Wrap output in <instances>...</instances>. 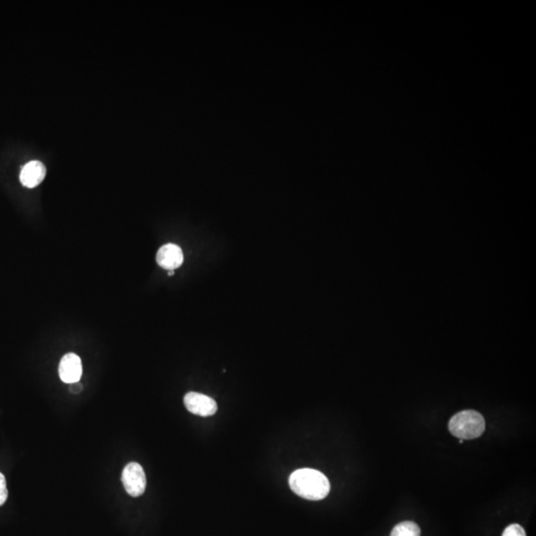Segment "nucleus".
<instances>
[{
	"instance_id": "nucleus-10",
	"label": "nucleus",
	"mask_w": 536,
	"mask_h": 536,
	"mask_svg": "<svg viewBox=\"0 0 536 536\" xmlns=\"http://www.w3.org/2000/svg\"><path fill=\"white\" fill-rule=\"evenodd\" d=\"M8 497V487H6V479L3 474L0 473V506L6 504Z\"/></svg>"
},
{
	"instance_id": "nucleus-5",
	"label": "nucleus",
	"mask_w": 536,
	"mask_h": 536,
	"mask_svg": "<svg viewBox=\"0 0 536 536\" xmlns=\"http://www.w3.org/2000/svg\"><path fill=\"white\" fill-rule=\"evenodd\" d=\"M83 375V366L80 357L73 353L65 355L59 365V375L65 384H74L80 381Z\"/></svg>"
},
{
	"instance_id": "nucleus-6",
	"label": "nucleus",
	"mask_w": 536,
	"mask_h": 536,
	"mask_svg": "<svg viewBox=\"0 0 536 536\" xmlns=\"http://www.w3.org/2000/svg\"><path fill=\"white\" fill-rule=\"evenodd\" d=\"M156 261L162 268L175 270L184 261V255L177 244H167L161 246L156 255Z\"/></svg>"
},
{
	"instance_id": "nucleus-9",
	"label": "nucleus",
	"mask_w": 536,
	"mask_h": 536,
	"mask_svg": "<svg viewBox=\"0 0 536 536\" xmlns=\"http://www.w3.org/2000/svg\"><path fill=\"white\" fill-rule=\"evenodd\" d=\"M503 536H526V530L517 524H510L504 529Z\"/></svg>"
},
{
	"instance_id": "nucleus-2",
	"label": "nucleus",
	"mask_w": 536,
	"mask_h": 536,
	"mask_svg": "<svg viewBox=\"0 0 536 536\" xmlns=\"http://www.w3.org/2000/svg\"><path fill=\"white\" fill-rule=\"evenodd\" d=\"M449 430L461 440L479 438L486 430L485 418L478 411H461L450 420Z\"/></svg>"
},
{
	"instance_id": "nucleus-4",
	"label": "nucleus",
	"mask_w": 536,
	"mask_h": 536,
	"mask_svg": "<svg viewBox=\"0 0 536 536\" xmlns=\"http://www.w3.org/2000/svg\"><path fill=\"white\" fill-rule=\"evenodd\" d=\"M187 410L193 415L208 417L218 410L217 402L212 397L198 393H188L184 397Z\"/></svg>"
},
{
	"instance_id": "nucleus-3",
	"label": "nucleus",
	"mask_w": 536,
	"mask_h": 536,
	"mask_svg": "<svg viewBox=\"0 0 536 536\" xmlns=\"http://www.w3.org/2000/svg\"><path fill=\"white\" fill-rule=\"evenodd\" d=\"M122 484L130 496L139 497L146 492V476L143 468L139 463L131 462L122 472Z\"/></svg>"
},
{
	"instance_id": "nucleus-1",
	"label": "nucleus",
	"mask_w": 536,
	"mask_h": 536,
	"mask_svg": "<svg viewBox=\"0 0 536 536\" xmlns=\"http://www.w3.org/2000/svg\"><path fill=\"white\" fill-rule=\"evenodd\" d=\"M289 486L292 492L309 501H321L329 495L331 490L329 479L317 470H296L290 475Z\"/></svg>"
},
{
	"instance_id": "nucleus-12",
	"label": "nucleus",
	"mask_w": 536,
	"mask_h": 536,
	"mask_svg": "<svg viewBox=\"0 0 536 536\" xmlns=\"http://www.w3.org/2000/svg\"><path fill=\"white\" fill-rule=\"evenodd\" d=\"M168 275H169V277H172V275H174V270H169Z\"/></svg>"
},
{
	"instance_id": "nucleus-7",
	"label": "nucleus",
	"mask_w": 536,
	"mask_h": 536,
	"mask_svg": "<svg viewBox=\"0 0 536 536\" xmlns=\"http://www.w3.org/2000/svg\"><path fill=\"white\" fill-rule=\"evenodd\" d=\"M46 176V167L40 161L27 163L20 172V182L24 187L35 188L42 183Z\"/></svg>"
},
{
	"instance_id": "nucleus-8",
	"label": "nucleus",
	"mask_w": 536,
	"mask_h": 536,
	"mask_svg": "<svg viewBox=\"0 0 536 536\" xmlns=\"http://www.w3.org/2000/svg\"><path fill=\"white\" fill-rule=\"evenodd\" d=\"M421 530L413 522H404L398 524L391 531L390 536H420Z\"/></svg>"
},
{
	"instance_id": "nucleus-11",
	"label": "nucleus",
	"mask_w": 536,
	"mask_h": 536,
	"mask_svg": "<svg viewBox=\"0 0 536 536\" xmlns=\"http://www.w3.org/2000/svg\"><path fill=\"white\" fill-rule=\"evenodd\" d=\"M81 390H83V386H81L80 381L74 382V384H71V386H70V390H71V393H74V395H78V393H81Z\"/></svg>"
}]
</instances>
